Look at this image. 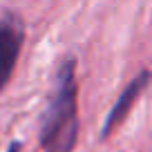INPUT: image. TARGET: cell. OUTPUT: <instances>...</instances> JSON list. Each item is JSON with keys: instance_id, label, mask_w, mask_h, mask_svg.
<instances>
[{"instance_id": "277c9868", "label": "cell", "mask_w": 152, "mask_h": 152, "mask_svg": "<svg viewBox=\"0 0 152 152\" xmlns=\"http://www.w3.org/2000/svg\"><path fill=\"white\" fill-rule=\"evenodd\" d=\"M7 152H20V143H18V141H14V143L9 145V150H7Z\"/></svg>"}, {"instance_id": "7a4b0ae2", "label": "cell", "mask_w": 152, "mask_h": 152, "mask_svg": "<svg viewBox=\"0 0 152 152\" xmlns=\"http://www.w3.org/2000/svg\"><path fill=\"white\" fill-rule=\"evenodd\" d=\"M25 43V25L16 14L0 18V92L9 85Z\"/></svg>"}, {"instance_id": "6da1fadb", "label": "cell", "mask_w": 152, "mask_h": 152, "mask_svg": "<svg viewBox=\"0 0 152 152\" xmlns=\"http://www.w3.org/2000/svg\"><path fill=\"white\" fill-rule=\"evenodd\" d=\"M78 81H76V58L67 56L58 65L54 90L47 101L38 141L43 152H74L78 143Z\"/></svg>"}, {"instance_id": "3957f363", "label": "cell", "mask_w": 152, "mask_h": 152, "mask_svg": "<svg viewBox=\"0 0 152 152\" xmlns=\"http://www.w3.org/2000/svg\"><path fill=\"white\" fill-rule=\"evenodd\" d=\"M150 78H152V74H150L148 69H143V72H139L132 81H130V85L121 92L119 101L112 105V110H110V114H107V119H105V123H103V130H101V141H105V139H107L110 134H112L114 130L121 125V121L130 114L132 105L137 103V99L141 96V92L145 90V85L150 83Z\"/></svg>"}]
</instances>
